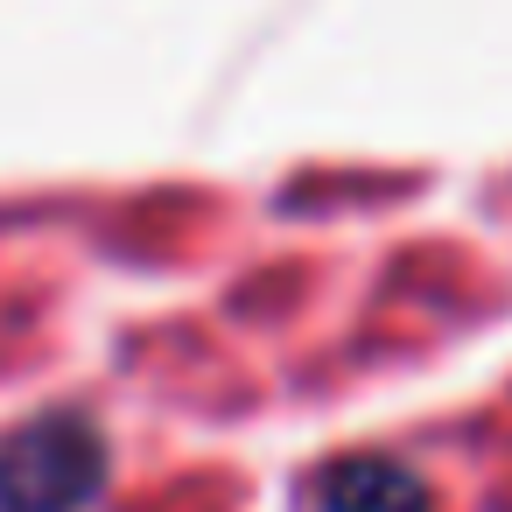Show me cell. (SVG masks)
Returning a JSON list of instances; mask_svg holds the SVG:
<instances>
[{"label": "cell", "instance_id": "cell-2", "mask_svg": "<svg viewBox=\"0 0 512 512\" xmlns=\"http://www.w3.org/2000/svg\"><path fill=\"white\" fill-rule=\"evenodd\" d=\"M316 512H428V484L393 456H337L316 477Z\"/></svg>", "mask_w": 512, "mask_h": 512}, {"label": "cell", "instance_id": "cell-1", "mask_svg": "<svg viewBox=\"0 0 512 512\" xmlns=\"http://www.w3.org/2000/svg\"><path fill=\"white\" fill-rule=\"evenodd\" d=\"M106 428L78 407H50L0 435V512H85L106 491Z\"/></svg>", "mask_w": 512, "mask_h": 512}]
</instances>
